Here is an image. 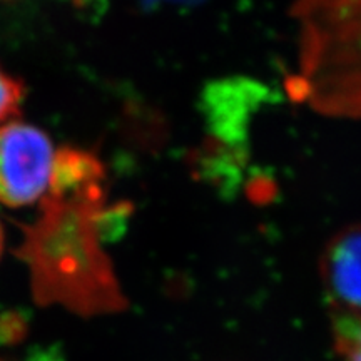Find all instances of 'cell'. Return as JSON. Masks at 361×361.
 I'll list each match as a JSON object with an SVG mask.
<instances>
[{"label":"cell","mask_w":361,"mask_h":361,"mask_svg":"<svg viewBox=\"0 0 361 361\" xmlns=\"http://www.w3.org/2000/svg\"><path fill=\"white\" fill-rule=\"evenodd\" d=\"M57 149L35 126L11 121L0 126V202L30 206L47 194Z\"/></svg>","instance_id":"cell-2"},{"label":"cell","mask_w":361,"mask_h":361,"mask_svg":"<svg viewBox=\"0 0 361 361\" xmlns=\"http://www.w3.org/2000/svg\"><path fill=\"white\" fill-rule=\"evenodd\" d=\"M25 87L24 82L12 78L0 67V124L11 121L19 114L20 104L24 101Z\"/></svg>","instance_id":"cell-5"},{"label":"cell","mask_w":361,"mask_h":361,"mask_svg":"<svg viewBox=\"0 0 361 361\" xmlns=\"http://www.w3.org/2000/svg\"><path fill=\"white\" fill-rule=\"evenodd\" d=\"M266 89L252 80H218L206 89L202 111L211 134L239 147L246 139L247 123L259 106Z\"/></svg>","instance_id":"cell-4"},{"label":"cell","mask_w":361,"mask_h":361,"mask_svg":"<svg viewBox=\"0 0 361 361\" xmlns=\"http://www.w3.org/2000/svg\"><path fill=\"white\" fill-rule=\"evenodd\" d=\"M333 340L343 361H361V323H333Z\"/></svg>","instance_id":"cell-6"},{"label":"cell","mask_w":361,"mask_h":361,"mask_svg":"<svg viewBox=\"0 0 361 361\" xmlns=\"http://www.w3.org/2000/svg\"><path fill=\"white\" fill-rule=\"evenodd\" d=\"M319 274L331 323H361V221L343 228L328 243Z\"/></svg>","instance_id":"cell-3"},{"label":"cell","mask_w":361,"mask_h":361,"mask_svg":"<svg viewBox=\"0 0 361 361\" xmlns=\"http://www.w3.org/2000/svg\"><path fill=\"white\" fill-rule=\"evenodd\" d=\"M102 162L92 152L57 149L49 191L34 223L20 224L16 255L30 273L34 300L82 316L119 313L126 300L104 243L123 206L107 207Z\"/></svg>","instance_id":"cell-1"},{"label":"cell","mask_w":361,"mask_h":361,"mask_svg":"<svg viewBox=\"0 0 361 361\" xmlns=\"http://www.w3.org/2000/svg\"><path fill=\"white\" fill-rule=\"evenodd\" d=\"M4 243H6V236H4V228L0 224V258H2V252H4Z\"/></svg>","instance_id":"cell-7"}]
</instances>
